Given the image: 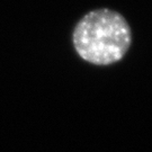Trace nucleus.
I'll use <instances>...</instances> for the list:
<instances>
[{
  "label": "nucleus",
  "mask_w": 152,
  "mask_h": 152,
  "mask_svg": "<svg viewBox=\"0 0 152 152\" xmlns=\"http://www.w3.org/2000/svg\"><path fill=\"white\" fill-rule=\"evenodd\" d=\"M72 42L85 61L109 65L124 58L132 43V33L120 12L102 8L86 14L77 23Z\"/></svg>",
  "instance_id": "obj_1"
}]
</instances>
